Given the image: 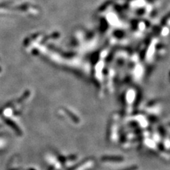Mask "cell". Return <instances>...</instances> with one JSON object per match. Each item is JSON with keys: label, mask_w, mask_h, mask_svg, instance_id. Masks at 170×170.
<instances>
[{"label": "cell", "mask_w": 170, "mask_h": 170, "mask_svg": "<svg viewBox=\"0 0 170 170\" xmlns=\"http://www.w3.org/2000/svg\"><path fill=\"white\" fill-rule=\"evenodd\" d=\"M103 160H108V161H121L123 160L121 157H106L103 159Z\"/></svg>", "instance_id": "cell-1"}, {"label": "cell", "mask_w": 170, "mask_h": 170, "mask_svg": "<svg viewBox=\"0 0 170 170\" xmlns=\"http://www.w3.org/2000/svg\"><path fill=\"white\" fill-rule=\"evenodd\" d=\"M137 169L136 167H131V168H129L128 169H126V170H136Z\"/></svg>", "instance_id": "cell-2"}]
</instances>
